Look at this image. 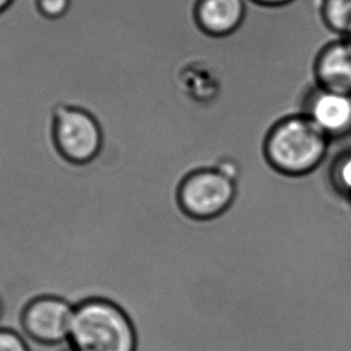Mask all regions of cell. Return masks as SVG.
Wrapping results in <instances>:
<instances>
[{
    "label": "cell",
    "mask_w": 351,
    "mask_h": 351,
    "mask_svg": "<svg viewBox=\"0 0 351 351\" xmlns=\"http://www.w3.org/2000/svg\"><path fill=\"white\" fill-rule=\"evenodd\" d=\"M248 0H196L193 19L202 34L223 39L234 34L247 17Z\"/></svg>",
    "instance_id": "cell-8"
},
{
    "label": "cell",
    "mask_w": 351,
    "mask_h": 351,
    "mask_svg": "<svg viewBox=\"0 0 351 351\" xmlns=\"http://www.w3.org/2000/svg\"><path fill=\"white\" fill-rule=\"evenodd\" d=\"M52 137L56 151L68 165H88L103 151L101 124L93 113L78 106H60L54 111Z\"/></svg>",
    "instance_id": "cell-3"
},
{
    "label": "cell",
    "mask_w": 351,
    "mask_h": 351,
    "mask_svg": "<svg viewBox=\"0 0 351 351\" xmlns=\"http://www.w3.org/2000/svg\"><path fill=\"white\" fill-rule=\"evenodd\" d=\"M66 346L71 351H138L140 335L121 304L108 298H88L75 303Z\"/></svg>",
    "instance_id": "cell-2"
},
{
    "label": "cell",
    "mask_w": 351,
    "mask_h": 351,
    "mask_svg": "<svg viewBox=\"0 0 351 351\" xmlns=\"http://www.w3.org/2000/svg\"><path fill=\"white\" fill-rule=\"evenodd\" d=\"M314 83L339 93L351 94V39L338 38L319 49L313 62Z\"/></svg>",
    "instance_id": "cell-7"
},
{
    "label": "cell",
    "mask_w": 351,
    "mask_h": 351,
    "mask_svg": "<svg viewBox=\"0 0 351 351\" xmlns=\"http://www.w3.org/2000/svg\"><path fill=\"white\" fill-rule=\"evenodd\" d=\"M4 314H5V303H4V300L0 296V320L3 319Z\"/></svg>",
    "instance_id": "cell-16"
},
{
    "label": "cell",
    "mask_w": 351,
    "mask_h": 351,
    "mask_svg": "<svg viewBox=\"0 0 351 351\" xmlns=\"http://www.w3.org/2000/svg\"><path fill=\"white\" fill-rule=\"evenodd\" d=\"M248 1H252L254 4L261 6V8L277 9V8H284V6L290 5L296 0H248Z\"/></svg>",
    "instance_id": "cell-14"
},
{
    "label": "cell",
    "mask_w": 351,
    "mask_h": 351,
    "mask_svg": "<svg viewBox=\"0 0 351 351\" xmlns=\"http://www.w3.org/2000/svg\"><path fill=\"white\" fill-rule=\"evenodd\" d=\"M333 142L304 113L279 118L263 137V162L279 175L301 178L325 165Z\"/></svg>",
    "instance_id": "cell-1"
},
{
    "label": "cell",
    "mask_w": 351,
    "mask_h": 351,
    "mask_svg": "<svg viewBox=\"0 0 351 351\" xmlns=\"http://www.w3.org/2000/svg\"><path fill=\"white\" fill-rule=\"evenodd\" d=\"M75 304L58 295H40L25 303L21 326L25 337L39 346L68 344Z\"/></svg>",
    "instance_id": "cell-5"
},
{
    "label": "cell",
    "mask_w": 351,
    "mask_h": 351,
    "mask_svg": "<svg viewBox=\"0 0 351 351\" xmlns=\"http://www.w3.org/2000/svg\"><path fill=\"white\" fill-rule=\"evenodd\" d=\"M0 351H30V348L19 332L0 327Z\"/></svg>",
    "instance_id": "cell-13"
},
{
    "label": "cell",
    "mask_w": 351,
    "mask_h": 351,
    "mask_svg": "<svg viewBox=\"0 0 351 351\" xmlns=\"http://www.w3.org/2000/svg\"><path fill=\"white\" fill-rule=\"evenodd\" d=\"M349 202H350V205H351V200H349Z\"/></svg>",
    "instance_id": "cell-18"
},
{
    "label": "cell",
    "mask_w": 351,
    "mask_h": 351,
    "mask_svg": "<svg viewBox=\"0 0 351 351\" xmlns=\"http://www.w3.org/2000/svg\"><path fill=\"white\" fill-rule=\"evenodd\" d=\"M14 3V0H0V14L9 8Z\"/></svg>",
    "instance_id": "cell-15"
},
{
    "label": "cell",
    "mask_w": 351,
    "mask_h": 351,
    "mask_svg": "<svg viewBox=\"0 0 351 351\" xmlns=\"http://www.w3.org/2000/svg\"><path fill=\"white\" fill-rule=\"evenodd\" d=\"M348 38H350V39H351V35H350V36H348Z\"/></svg>",
    "instance_id": "cell-17"
},
{
    "label": "cell",
    "mask_w": 351,
    "mask_h": 351,
    "mask_svg": "<svg viewBox=\"0 0 351 351\" xmlns=\"http://www.w3.org/2000/svg\"><path fill=\"white\" fill-rule=\"evenodd\" d=\"M73 0H35V8L45 20L58 21L68 15Z\"/></svg>",
    "instance_id": "cell-12"
},
{
    "label": "cell",
    "mask_w": 351,
    "mask_h": 351,
    "mask_svg": "<svg viewBox=\"0 0 351 351\" xmlns=\"http://www.w3.org/2000/svg\"><path fill=\"white\" fill-rule=\"evenodd\" d=\"M320 17L327 29L339 35H351V0H322Z\"/></svg>",
    "instance_id": "cell-10"
},
{
    "label": "cell",
    "mask_w": 351,
    "mask_h": 351,
    "mask_svg": "<svg viewBox=\"0 0 351 351\" xmlns=\"http://www.w3.org/2000/svg\"><path fill=\"white\" fill-rule=\"evenodd\" d=\"M300 108V112L311 118L332 142L350 138L351 94L313 83L301 95Z\"/></svg>",
    "instance_id": "cell-6"
},
{
    "label": "cell",
    "mask_w": 351,
    "mask_h": 351,
    "mask_svg": "<svg viewBox=\"0 0 351 351\" xmlns=\"http://www.w3.org/2000/svg\"><path fill=\"white\" fill-rule=\"evenodd\" d=\"M237 195V182L215 165L189 171L178 186V202L186 215L212 219L223 215Z\"/></svg>",
    "instance_id": "cell-4"
},
{
    "label": "cell",
    "mask_w": 351,
    "mask_h": 351,
    "mask_svg": "<svg viewBox=\"0 0 351 351\" xmlns=\"http://www.w3.org/2000/svg\"><path fill=\"white\" fill-rule=\"evenodd\" d=\"M176 83L186 98L204 106L215 103L221 90V82L215 69L201 62L181 66L176 73Z\"/></svg>",
    "instance_id": "cell-9"
},
{
    "label": "cell",
    "mask_w": 351,
    "mask_h": 351,
    "mask_svg": "<svg viewBox=\"0 0 351 351\" xmlns=\"http://www.w3.org/2000/svg\"><path fill=\"white\" fill-rule=\"evenodd\" d=\"M326 175L332 189L346 200H351V146L332 156L326 166Z\"/></svg>",
    "instance_id": "cell-11"
}]
</instances>
